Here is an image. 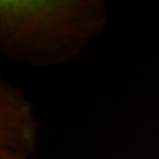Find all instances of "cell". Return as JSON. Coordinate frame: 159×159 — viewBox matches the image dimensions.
<instances>
[{
	"label": "cell",
	"instance_id": "6da1fadb",
	"mask_svg": "<svg viewBox=\"0 0 159 159\" xmlns=\"http://www.w3.org/2000/svg\"><path fill=\"white\" fill-rule=\"evenodd\" d=\"M1 159H24L20 152L1 147Z\"/></svg>",
	"mask_w": 159,
	"mask_h": 159
}]
</instances>
